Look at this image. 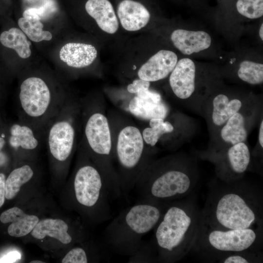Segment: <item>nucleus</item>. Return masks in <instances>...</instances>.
Returning <instances> with one entry per match:
<instances>
[{
	"label": "nucleus",
	"instance_id": "nucleus-1",
	"mask_svg": "<svg viewBox=\"0 0 263 263\" xmlns=\"http://www.w3.org/2000/svg\"><path fill=\"white\" fill-rule=\"evenodd\" d=\"M214 189L201 210L202 226L219 229L263 230V201L253 187L226 183Z\"/></svg>",
	"mask_w": 263,
	"mask_h": 263
},
{
	"label": "nucleus",
	"instance_id": "nucleus-2",
	"mask_svg": "<svg viewBox=\"0 0 263 263\" xmlns=\"http://www.w3.org/2000/svg\"><path fill=\"white\" fill-rule=\"evenodd\" d=\"M201 211L190 200H177L167 203L153 229L158 258L173 263L185 256L198 239Z\"/></svg>",
	"mask_w": 263,
	"mask_h": 263
},
{
	"label": "nucleus",
	"instance_id": "nucleus-3",
	"mask_svg": "<svg viewBox=\"0 0 263 263\" xmlns=\"http://www.w3.org/2000/svg\"><path fill=\"white\" fill-rule=\"evenodd\" d=\"M82 133L79 142L102 174L112 198L122 195L113 160L112 133L105 104L101 99L80 101Z\"/></svg>",
	"mask_w": 263,
	"mask_h": 263
},
{
	"label": "nucleus",
	"instance_id": "nucleus-4",
	"mask_svg": "<svg viewBox=\"0 0 263 263\" xmlns=\"http://www.w3.org/2000/svg\"><path fill=\"white\" fill-rule=\"evenodd\" d=\"M112 138V151L122 194L127 196L148 163L150 151L138 127L124 112L108 113Z\"/></svg>",
	"mask_w": 263,
	"mask_h": 263
},
{
	"label": "nucleus",
	"instance_id": "nucleus-5",
	"mask_svg": "<svg viewBox=\"0 0 263 263\" xmlns=\"http://www.w3.org/2000/svg\"><path fill=\"white\" fill-rule=\"evenodd\" d=\"M196 180L174 157L150 161L142 171L134 188L142 200L169 203L188 195Z\"/></svg>",
	"mask_w": 263,
	"mask_h": 263
},
{
	"label": "nucleus",
	"instance_id": "nucleus-6",
	"mask_svg": "<svg viewBox=\"0 0 263 263\" xmlns=\"http://www.w3.org/2000/svg\"><path fill=\"white\" fill-rule=\"evenodd\" d=\"M167 203L141 199L124 209L105 229L106 243L119 254L133 255L142 246V238L160 221Z\"/></svg>",
	"mask_w": 263,
	"mask_h": 263
},
{
	"label": "nucleus",
	"instance_id": "nucleus-7",
	"mask_svg": "<svg viewBox=\"0 0 263 263\" xmlns=\"http://www.w3.org/2000/svg\"><path fill=\"white\" fill-rule=\"evenodd\" d=\"M79 147L83 161L74 177L75 200L80 206L94 211L98 222H105L113 218L110 194L101 171L79 144Z\"/></svg>",
	"mask_w": 263,
	"mask_h": 263
},
{
	"label": "nucleus",
	"instance_id": "nucleus-8",
	"mask_svg": "<svg viewBox=\"0 0 263 263\" xmlns=\"http://www.w3.org/2000/svg\"><path fill=\"white\" fill-rule=\"evenodd\" d=\"M21 122L38 132L44 130L65 104V99L55 98L44 80L30 76L21 83L19 95Z\"/></svg>",
	"mask_w": 263,
	"mask_h": 263
},
{
	"label": "nucleus",
	"instance_id": "nucleus-9",
	"mask_svg": "<svg viewBox=\"0 0 263 263\" xmlns=\"http://www.w3.org/2000/svg\"><path fill=\"white\" fill-rule=\"evenodd\" d=\"M44 132L49 151L53 158L59 162L68 160L79 145L81 137L80 101L68 98L47 125Z\"/></svg>",
	"mask_w": 263,
	"mask_h": 263
},
{
	"label": "nucleus",
	"instance_id": "nucleus-10",
	"mask_svg": "<svg viewBox=\"0 0 263 263\" xmlns=\"http://www.w3.org/2000/svg\"><path fill=\"white\" fill-rule=\"evenodd\" d=\"M262 231L252 228L213 229L201 225L194 247L196 246L205 255L219 258L233 252L260 250Z\"/></svg>",
	"mask_w": 263,
	"mask_h": 263
},
{
	"label": "nucleus",
	"instance_id": "nucleus-11",
	"mask_svg": "<svg viewBox=\"0 0 263 263\" xmlns=\"http://www.w3.org/2000/svg\"><path fill=\"white\" fill-rule=\"evenodd\" d=\"M250 162V153L244 142L232 145L219 162V177L226 183L235 182L246 171Z\"/></svg>",
	"mask_w": 263,
	"mask_h": 263
},
{
	"label": "nucleus",
	"instance_id": "nucleus-12",
	"mask_svg": "<svg viewBox=\"0 0 263 263\" xmlns=\"http://www.w3.org/2000/svg\"><path fill=\"white\" fill-rule=\"evenodd\" d=\"M178 61L172 51L161 50L152 56L138 69V78L154 82L166 78L171 73Z\"/></svg>",
	"mask_w": 263,
	"mask_h": 263
},
{
	"label": "nucleus",
	"instance_id": "nucleus-13",
	"mask_svg": "<svg viewBox=\"0 0 263 263\" xmlns=\"http://www.w3.org/2000/svg\"><path fill=\"white\" fill-rule=\"evenodd\" d=\"M195 65L188 58L177 61L170 74L169 83L171 89L178 98L186 99L190 97L195 91Z\"/></svg>",
	"mask_w": 263,
	"mask_h": 263
},
{
	"label": "nucleus",
	"instance_id": "nucleus-14",
	"mask_svg": "<svg viewBox=\"0 0 263 263\" xmlns=\"http://www.w3.org/2000/svg\"><path fill=\"white\" fill-rule=\"evenodd\" d=\"M117 14L122 27L130 32L138 31L145 27L150 19L146 6L134 0H122L118 4Z\"/></svg>",
	"mask_w": 263,
	"mask_h": 263
},
{
	"label": "nucleus",
	"instance_id": "nucleus-15",
	"mask_svg": "<svg viewBox=\"0 0 263 263\" xmlns=\"http://www.w3.org/2000/svg\"><path fill=\"white\" fill-rule=\"evenodd\" d=\"M170 38L174 46L185 55L206 50L211 42L210 36L202 31L177 29L172 33Z\"/></svg>",
	"mask_w": 263,
	"mask_h": 263
},
{
	"label": "nucleus",
	"instance_id": "nucleus-16",
	"mask_svg": "<svg viewBox=\"0 0 263 263\" xmlns=\"http://www.w3.org/2000/svg\"><path fill=\"white\" fill-rule=\"evenodd\" d=\"M87 13L104 32L113 34L118 30V20L109 0H88L85 5Z\"/></svg>",
	"mask_w": 263,
	"mask_h": 263
},
{
	"label": "nucleus",
	"instance_id": "nucleus-17",
	"mask_svg": "<svg viewBox=\"0 0 263 263\" xmlns=\"http://www.w3.org/2000/svg\"><path fill=\"white\" fill-rule=\"evenodd\" d=\"M97 51L91 44L70 42L66 44L59 52L60 59L68 66L83 68L91 65L97 57Z\"/></svg>",
	"mask_w": 263,
	"mask_h": 263
},
{
	"label": "nucleus",
	"instance_id": "nucleus-18",
	"mask_svg": "<svg viewBox=\"0 0 263 263\" xmlns=\"http://www.w3.org/2000/svg\"><path fill=\"white\" fill-rule=\"evenodd\" d=\"M124 112L139 119L149 121L153 118L165 119L169 113V108L163 101L157 102L133 95L129 100Z\"/></svg>",
	"mask_w": 263,
	"mask_h": 263
},
{
	"label": "nucleus",
	"instance_id": "nucleus-19",
	"mask_svg": "<svg viewBox=\"0 0 263 263\" xmlns=\"http://www.w3.org/2000/svg\"><path fill=\"white\" fill-rule=\"evenodd\" d=\"M0 221L3 224L11 223L8 227V233L12 237H20L31 232L39 219L36 215L25 213L18 207H13L0 214Z\"/></svg>",
	"mask_w": 263,
	"mask_h": 263
},
{
	"label": "nucleus",
	"instance_id": "nucleus-20",
	"mask_svg": "<svg viewBox=\"0 0 263 263\" xmlns=\"http://www.w3.org/2000/svg\"><path fill=\"white\" fill-rule=\"evenodd\" d=\"M67 223L59 219H45L38 221L31 231L32 236L41 240L48 236L54 238L64 244L73 241V236L68 232Z\"/></svg>",
	"mask_w": 263,
	"mask_h": 263
},
{
	"label": "nucleus",
	"instance_id": "nucleus-21",
	"mask_svg": "<svg viewBox=\"0 0 263 263\" xmlns=\"http://www.w3.org/2000/svg\"><path fill=\"white\" fill-rule=\"evenodd\" d=\"M18 25L28 38L34 42L52 39L51 32L43 30V24L41 22L40 14L38 9L29 8L23 13V17L19 19Z\"/></svg>",
	"mask_w": 263,
	"mask_h": 263
},
{
	"label": "nucleus",
	"instance_id": "nucleus-22",
	"mask_svg": "<svg viewBox=\"0 0 263 263\" xmlns=\"http://www.w3.org/2000/svg\"><path fill=\"white\" fill-rule=\"evenodd\" d=\"M37 132H38L22 122L14 124L10 128L9 144L15 150H33L39 144Z\"/></svg>",
	"mask_w": 263,
	"mask_h": 263
},
{
	"label": "nucleus",
	"instance_id": "nucleus-23",
	"mask_svg": "<svg viewBox=\"0 0 263 263\" xmlns=\"http://www.w3.org/2000/svg\"><path fill=\"white\" fill-rule=\"evenodd\" d=\"M212 120L217 126L224 125L235 113L239 112L242 102L238 99H229L224 94L217 95L213 100Z\"/></svg>",
	"mask_w": 263,
	"mask_h": 263
},
{
	"label": "nucleus",
	"instance_id": "nucleus-24",
	"mask_svg": "<svg viewBox=\"0 0 263 263\" xmlns=\"http://www.w3.org/2000/svg\"><path fill=\"white\" fill-rule=\"evenodd\" d=\"M0 42L4 46L15 50L22 58H28L31 55V41L27 39L23 31L18 28H11L2 32Z\"/></svg>",
	"mask_w": 263,
	"mask_h": 263
},
{
	"label": "nucleus",
	"instance_id": "nucleus-25",
	"mask_svg": "<svg viewBox=\"0 0 263 263\" xmlns=\"http://www.w3.org/2000/svg\"><path fill=\"white\" fill-rule=\"evenodd\" d=\"M247 136L244 118L242 113L238 112L227 120L221 131L223 140L231 145L244 142Z\"/></svg>",
	"mask_w": 263,
	"mask_h": 263
},
{
	"label": "nucleus",
	"instance_id": "nucleus-26",
	"mask_svg": "<svg viewBox=\"0 0 263 263\" xmlns=\"http://www.w3.org/2000/svg\"><path fill=\"white\" fill-rule=\"evenodd\" d=\"M34 175V171L28 165L14 169L5 180V198L13 199L19 192L20 187L29 181Z\"/></svg>",
	"mask_w": 263,
	"mask_h": 263
},
{
	"label": "nucleus",
	"instance_id": "nucleus-27",
	"mask_svg": "<svg viewBox=\"0 0 263 263\" xmlns=\"http://www.w3.org/2000/svg\"><path fill=\"white\" fill-rule=\"evenodd\" d=\"M164 120L160 118L150 119L149 121V127L141 132L144 141L148 147H154L165 134L173 132L174 128L171 123Z\"/></svg>",
	"mask_w": 263,
	"mask_h": 263
},
{
	"label": "nucleus",
	"instance_id": "nucleus-28",
	"mask_svg": "<svg viewBox=\"0 0 263 263\" xmlns=\"http://www.w3.org/2000/svg\"><path fill=\"white\" fill-rule=\"evenodd\" d=\"M238 75L241 80L250 84L262 83L263 65L249 60L243 61L240 64Z\"/></svg>",
	"mask_w": 263,
	"mask_h": 263
},
{
	"label": "nucleus",
	"instance_id": "nucleus-29",
	"mask_svg": "<svg viewBox=\"0 0 263 263\" xmlns=\"http://www.w3.org/2000/svg\"><path fill=\"white\" fill-rule=\"evenodd\" d=\"M261 258L260 250H245L228 254L218 260L223 263H249L261 262Z\"/></svg>",
	"mask_w": 263,
	"mask_h": 263
},
{
	"label": "nucleus",
	"instance_id": "nucleus-30",
	"mask_svg": "<svg viewBox=\"0 0 263 263\" xmlns=\"http://www.w3.org/2000/svg\"><path fill=\"white\" fill-rule=\"evenodd\" d=\"M237 11L250 19L259 18L263 15V0H237Z\"/></svg>",
	"mask_w": 263,
	"mask_h": 263
},
{
	"label": "nucleus",
	"instance_id": "nucleus-31",
	"mask_svg": "<svg viewBox=\"0 0 263 263\" xmlns=\"http://www.w3.org/2000/svg\"><path fill=\"white\" fill-rule=\"evenodd\" d=\"M88 256L84 248L76 247L72 248L62 259V263H87Z\"/></svg>",
	"mask_w": 263,
	"mask_h": 263
},
{
	"label": "nucleus",
	"instance_id": "nucleus-32",
	"mask_svg": "<svg viewBox=\"0 0 263 263\" xmlns=\"http://www.w3.org/2000/svg\"><path fill=\"white\" fill-rule=\"evenodd\" d=\"M150 82L137 78L129 84L127 87V90L130 94L136 95L150 89Z\"/></svg>",
	"mask_w": 263,
	"mask_h": 263
},
{
	"label": "nucleus",
	"instance_id": "nucleus-33",
	"mask_svg": "<svg viewBox=\"0 0 263 263\" xmlns=\"http://www.w3.org/2000/svg\"><path fill=\"white\" fill-rule=\"evenodd\" d=\"M20 259V253L17 251H13L1 258L0 263H15Z\"/></svg>",
	"mask_w": 263,
	"mask_h": 263
},
{
	"label": "nucleus",
	"instance_id": "nucleus-34",
	"mask_svg": "<svg viewBox=\"0 0 263 263\" xmlns=\"http://www.w3.org/2000/svg\"><path fill=\"white\" fill-rule=\"evenodd\" d=\"M5 177L0 173V208L3 205L5 198Z\"/></svg>",
	"mask_w": 263,
	"mask_h": 263
},
{
	"label": "nucleus",
	"instance_id": "nucleus-35",
	"mask_svg": "<svg viewBox=\"0 0 263 263\" xmlns=\"http://www.w3.org/2000/svg\"><path fill=\"white\" fill-rule=\"evenodd\" d=\"M4 137V134H2L1 136H0V165L4 164L6 160L5 155L1 151L2 148L5 144V141Z\"/></svg>",
	"mask_w": 263,
	"mask_h": 263
},
{
	"label": "nucleus",
	"instance_id": "nucleus-36",
	"mask_svg": "<svg viewBox=\"0 0 263 263\" xmlns=\"http://www.w3.org/2000/svg\"><path fill=\"white\" fill-rule=\"evenodd\" d=\"M259 142L262 148L263 147V120L260 123L259 132Z\"/></svg>",
	"mask_w": 263,
	"mask_h": 263
},
{
	"label": "nucleus",
	"instance_id": "nucleus-37",
	"mask_svg": "<svg viewBox=\"0 0 263 263\" xmlns=\"http://www.w3.org/2000/svg\"><path fill=\"white\" fill-rule=\"evenodd\" d=\"M259 36L261 39L263 40V23L261 24V26L260 28Z\"/></svg>",
	"mask_w": 263,
	"mask_h": 263
},
{
	"label": "nucleus",
	"instance_id": "nucleus-38",
	"mask_svg": "<svg viewBox=\"0 0 263 263\" xmlns=\"http://www.w3.org/2000/svg\"><path fill=\"white\" fill-rule=\"evenodd\" d=\"M44 262H41L40 261H33L30 262V263H44Z\"/></svg>",
	"mask_w": 263,
	"mask_h": 263
}]
</instances>
